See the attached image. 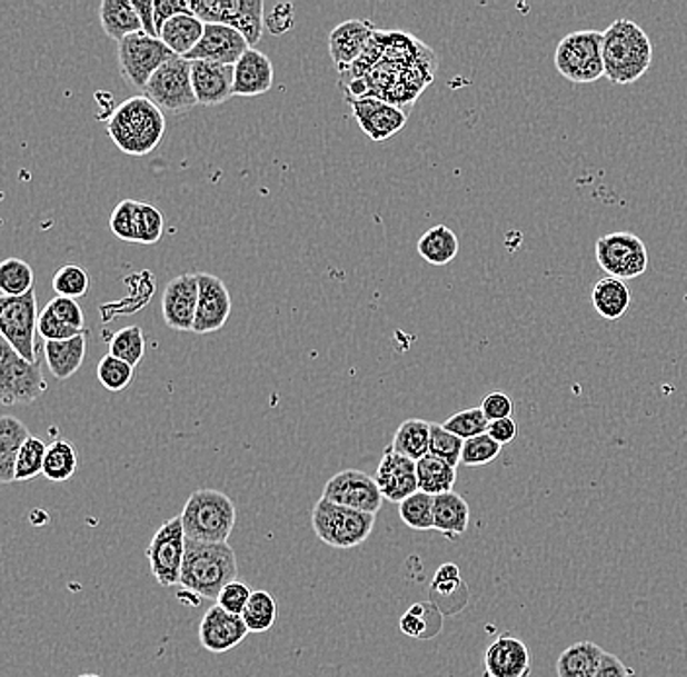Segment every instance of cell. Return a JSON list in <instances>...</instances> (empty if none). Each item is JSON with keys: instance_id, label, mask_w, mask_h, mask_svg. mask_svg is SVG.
I'll return each instance as SVG.
<instances>
[{"instance_id": "obj_57", "label": "cell", "mask_w": 687, "mask_h": 677, "mask_svg": "<svg viewBox=\"0 0 687 677\" xmlns=\"http://www.w3.org/2000/svg\"><path fill=\"white\" fill-rule=\"evenodd\" d=\"M137 10V17L141 20L143 32L151 38H159L157 22H155V0H131Z\"/></svg>"}, {"instance_id": "obj_15", "label": "cell", "mask_w": 687, "mask_h": 677, "mask_svg": "<svg viewBox=\"0 0 687 677\" xmlns=\"http://www.w3.org/2000/svg\"><path fill=\"white\" fill-rule=\"evenodd\" d=\"M320 498L344 506V508L366 511L374 516L381 510L385 500L381 490L377 487L376 478L356 469L342 470L330 478Z\"/></svg>"}, {"instance_id": "obj_2", "label": "cell", "mask_w": 687, "mask_h": 677, "mask_svg": "<svg viewBox=\"0 0 687 677\" xmlns=\"http://www.w3.org/2000/svg\"><path fill=\"white\" fill-rule=\"evenodd\" d=\"M165 131V112L143 94L131 96L121 102L106 121V133L129 157H147L155 151Z\"/></svg>"}, {"instance_id": "obj_4", "label": "cell", "mask_w": 687, "mask_h": 677, "mask_svg": "<svg viewBox=\"0 0 687 677\" xmlns=\"http://www.w3.org/2000/svg\"><path fill=\"white\" fill-rule=\"evenodd\" d=\"M237 578V555L229 542H200L186 539L180 586L201 599L217 601L227 584Z\"/></svg>"}, {"instance_id": "obj_60", "label": "cell", "mask_w": 687, "mask_h": 677, "mask_svg": "<svg viewBox=\"0 0 687 677\" xmlns=\"http://www.w3.org/2000/svg\"><path fill=\"white\" fill-rule=\"evenodd\" d=\"M178 599H180V601H185V604H190V606L192 607L200 606L201 601V598L200 596H198V594H193V591L190 590H185V588H182V591L178 594Z\"/></svg>"}, {"instance_id": "obj_55", "label": "cell", "mask_w": 687, "mask_h": 677, "mask_svg": "<svg viewBox=\"0 0 687 677\" xmlns=\"http://www.w3.org/2000/svg\"><path fill=\"white\" fill-rule=\"evenodd\" d=\"M190 12V0H155V22L157 30L167 24L170 18Z\"/></svg>"}, {"instance_id": "obj_11", "label": "cell", "mask_w": 687, "mask_h": 677, "mask_svg": "<svg viewBox=\"0 0 687 677\" xmlns=\"http://www.w3.org/2000/svg\"><path fill=\"white\" fill-rule=\"evenodd\" d=\"M38 297L36 289L22 297H2L0 299V335L2 340L22 358L36 364V332H38Z\"/></svg>"}, {"instance_id": "obj_25", "label": "cell", "mask_w": 687, "mask_h": 677, "mask_svg": "<svg viewBox=\"0 0 687 677\" xmlns=\"http://www.w3.org/2000/svg\"><path fill=\"white\" fill-rule=\"evenodd\" d=\"M272 84V59L258 49H248L247 53L240 57L239 63L235 64V96L252 98L266 94L270 92Z\"/></svg>"}, {"instance_id": "obj_8", "label": "cell", "mask_w": 687, "mask_h": 677, "mask_svg": "<svg viewBox=\"0 0 687 677\" xmlns=\"http://www.w3.org/2000/svg\"><path fill=\"white\" fill-rule=\"evenodd\" d=\"M262 0H190V12L206 24H223L239 30L250 48L262 40L266 30Z\"/></svg>"}, {"instance_id": "obj_61", "label": "cell", "mask_w": 687, "mask_h": 677, "mask_svg": "<svg viewBox=\"0 0 687 677\" xmlns=\"http://www.w3.org/2000/svg\"><path fill=\"white\" fill-rule=\"evenodd\" d=\"M79 677H102V676H98V674H82V676Z\"/></svg>"}, {"instance_id": "obj_16", "label": "cell", "mask_w": 687, "mask_h": 677, "mask_svg": "<svg viewBox=\"0 0 687 677\" xmlns=\"http://www.w3.org/2000/svg\"><path fill=\"white\" fill-rule=\"evenodd\" d=\"M200 301L198 273H182L168 281L162 293V317L168 328L178 332H193Z\"/></svg>"}, {"instance_id": "obj_39", "label": "cell", "mask_w": 687, "mask_h": 677, "mask_svg": "<svg viewBox=\"0 0 687 677\" xmlns=\"http://www.w3.org/2000/svg\"><path fill=\"white\" fill-rule=\"evenodd\" d=\"M278 617V606L272 594L265 590H256L248 601L247 609L242 611V619L247 623L250 633H266L272 629Z\"/></svg>"}, {"instance_id": "obj_7", "label": "cell", "mask_w": 687, "mask_h": 677, "mask_svg": "<svg viewBox=\"0 0 687 677\" xmlns=\"http://www.w3.org/2000/svg\"><path fill=\"white\" fill-rule=\"evenodd\" d=\"M604 32L580 30L565 36L555 51V67L575 84H590L606 77L604 67Z\"/></svg>"}, {"instance_id": "obj_54", "label": "cell", "mask_w": 687, "mask_h": 677, "mask_svg": "<svg viewBox=\"0 0 687 677\" xmlns=\"http://www.w3.org/2000/svg\"><path fill=\"white\" fill-rule=\"evenodd\" d=\"M293 17L296 14H293L291 4H276L272 12L266 17V28L273 36H281L293 28V22H296Z\"/></svg>"}, {"instance_id": "obj_51", "label": "cell", "mask_w": 687, "mask_h": 677, "mask_svg": "<svg viewBox=\"0 0 687 677\" xmlns=\"http://www.w3.org/2000/svg\"><path fill=\"white\" fill-rule=\"evenodd\" d=\"M252 594H255V590H250L247 584L235 580V583L227 584L221 590L219 598H217V606L223 607L225 611H229V614L242 615V611L247 609L248 601L252 598Z\"/></svg>"}, {"instance_id": "obj_22", "label": "cell", "mask_w": 687, "mask_h": 677, "mask_svg": "<svg viewBox=\"0 0 687 677\" xmlns=\"http://www.w3.org/2000/svg\"><path fill=\"white\" fill-rule=\"evenodd\" d=\"M485 677H529L531 656L520 638L504 635L496 638L485 653Z\"/></svg>"}, {"instance_id": "obj_9", "label": "cell", "mask_w": 687, "mask_h": 677, "mask_svg": "<svg viewBox=\"0 0 687 677\" xmlns=\"http://www.w3.org/2000/svg\"><path fill=\"white\" fill-rule=\"evenodd\" d=\"M48 391V382L41 374L40 361H28L10 348L9 342H0V399L2 405H30Z\"/></svg>"}, {"instance_id": "obj_42", "label": "cell", "mask_w": 687, "mask_h": 677, "mask_svg": "<svg viewBox=\"0 0 687 677\" xmlns=\"http://www.w3.org/2000/svg\"><path fill=\"white\" fill-rule=\"evenodd\" d=\"M51 286H53L57 296L69 297V299L79 301V297L87 296V291H89V273L79 263H64L56 271Z\"/></svg>"}, {"instance_id": "obj_18", "label": "cell", "mask_w": 687, "mask_h": 677, "mask_svg": "<svg viewBox=\"0 0 687 677\" xmlns=\"http://www.w3.org/2000/svg\"><path fill=\"white\" fill-rule=\"evenodd\" d=\"M248 49L250 43L239 30L223 24H206V32L200 43L185 59L235 67Z\"/></svg>"}, {"instance_id": "obj_27", "label": "cell", "mask_w": 687, "mask_h": 677, "mask_svg": "<svg viewBox=\"0 0 687 677\" xmlns=\"http://www.w3.org/2000/svg\"><path fill=\"white\" fill-rule=\"evenodd\" d=\"M32 434L14 416L0 418V482L10 485L17 480V459L20 449Z\"/></svg>"}, {"instance_id": "obj_36", "label": "cell", "mask_w": 687, "mask_h": 677, "mask_svg": "<svg viewBox=\"0 0 687 677\" xmlns=\"http://www.w3.org/2000/svg\"><path fill=\"white\" fill-rule=\"evenodd\" d=\"M36 273L32 266L20 260L9 258L0 266V293L2 297H22L33 291Z\"/></svg>"}, {"instance_id": "obj_13", "label": "cell", "mask_w": 687, "mask_h": 677, "mask_svg": "<svg viewBox=\"0 0 687 677\" xmlns=\"http://www.w3.org/2000/svg\"><path fill=\"white\" fill-rule=\"evenodd\" d=\"M186 531L182 518L168 519L152 535L151 545L147 549V560L151 566L155 580L170 588L180 584V574L185 565Z\"/></svg>"}, {"instance_id": "obj_26", "label": "cell", "mask_w": 687, "mask_h": 677, "mask_svg": "<svg viewBox=\"0 0 687 677\" xmlns=\"http://www.w3.org/2000/svg\"><path fill=\"white\" fill-rule=\"evenodd\" d=\"M206 32V22L193 12H185L170 18L167 24L160 28L159 40L177 57H186L192 51Z\"/></svg>"}, {"instance_id": "obj_40", "label": "cell", "mask_w": 687, "mask_h": 677, "mask_svg": "<svg viewBox=\"0 0 687 677\" xmlns=\"http://www.w3.org/2000/svg\"><path fill=\"white\" fill-rule=\"evenodd\" d=\"M110 356L126 361L131 367L139 366L145 358V335L139 327H126L118 330L108 342Z\"/></svg>"}, {"instance_id": "obj_23", "label": "cell", "mask_w": 687, "mask_h": 677, "mask_svg": "<svg viewBox=\"0 0 687 677\" xmlns=\"http://www.w3.org/2000/svg\"><path fill=\"white\" fill-rule=\"evenodd\" d=\"M376 32V26L369 20H348L344 24L336 26L328 36V51L338 71L352 67L366 53L369 41L374 40Z\"/></svg>"}, {"instance_id": "obj_59", "label": "cell", "mask_w": 687, "mask_h": 677, "mask_svg": "<svg viewBox=\"0 0 687 677\" xmlns=\"http://www.w3.org/2000/svg\"><path fill=\"white\" fill-rule=\"evenodd\" d=\"M456 580H461L459 566L454 565V562H446V565H441L440 568L436 570L432 584L456 583Z\"/></svg>"}, {"instance_id": "obj_34", "label": "cell", "mask_w": 687, "mask_h": 677, "mask_svg": "<svg viewBox=\"0 0 687 677\" xmlns=\"http://www.w3.org/2000/svg\"><path fill=\"white\" fill-rule=\"evenodd\" d=\"M430 431L432 424L418 418H410L400 424L392 438L391 449L395 454L405 455L412 461H420L430 454Z\"/></svg>"}, {"instance_id": "obj_21", "label": "cell", "mask_w": 687, "mask_h": 677, "mask_svg": "<svg viewBox=\"0 0 687 677\" xmlns=\"http://www.w3.org/2000/svg\"><path fill=\"white\" fill-rule=\"evenodd\" d=\"M247 623L242 615L229 614L221 606L209 607L200 623V643L206 650L225 654L247 638Z\"/></svg>"}, {"instance_id": "obj_48", "label": "cell", "mask_w": 687, "mask_h": 677, "mask_svg": "<svg viewBox=\"0 0 687 677\" xmlns=\"http://www.w3.org/2000/svg\"><path fill=\"white\" fill-rule=\"evenodd\" d=\"M500 451H502V446L490 438L488 434H482V436L465 441L461 465L472 467V469L475 467H482V465L495 461Z\"/></svg>"}, {"instance_id": "obj_30", "label": "cell", "mask_w": 687, "mask_h": 677, "mask_svg": "<svg viewBox=\"0 0 687 677\" xmlns=\"http://www.w3.org/2000/svg\"><path fill=\"white\" fill-rule=\"evenodd\" d=\"M606 650L591 640H578L562 650L557 660L559 677H594L598 674Z\"/></svg>"}, {"instance_id": "obj_43", "label": "cell", "mask_w": 687, "mask_h": 677, "mask_svg": "<svg viewBox=\"0 0 687 677\" xmlns=\"http://www.w3.org/2000/svg\"><path fill=\"white\" fill-rule=\"evenodd\" d=\"M48 447L43 439L38 436H30L26 441L17 459V482H24L30 478L43 475V465H46V455Z\"/></svg>"}, {"instance_id": "obj_5", "label": "cell", "mask_w": 687, "mask_h": 677, "mask_svg": "<svg viewBox=\"0 0 687 677\" xmlns=\"http://www.w3.org/2000/svg\"><path fill=\"white\" fill-rule=\"evenodd\" d=\"M180 518L188 539L227 542L235 529L237 508L231 498L221 490L200 488L186 500Z\"/></svg>"}, {"instance_id": "obj_38", "label": "cell", "mask_w": 687, "mask_h": 677, "mask_svg": "<svg viewBox=\"0 0 687 677\" xmlns=\"http://www.w3.org/2000/svg\"><path fill=\"white\" fill-rule=\"evenodd\" d=\"M432 627L436 633L441 627V615L432 604H415L408 609L407 614L400 617V630L412 638L434 637Z\"/></svg>"}, {"instance_id": "obj_56", "label": "cell", "mask_w": 687, "mask_h": 677, "mask_svg": "<svg viewBox=\"0 0 687 677\" xmlns=\"http://www.w3.org/2000/svg\"><path fill=\"white\" fill-rule=\"evenodd\" d=\"M488 436L498 441L500 446L510 444L518 436V426L514 422V418H504V420H495V422H488Z\"/></svg>"}, {"instance_id": "obj_37", "label": "cell", "mask_w": 687, "mask_h": 677, "mask_svg": "<svg viewBox=\"0 0 687 677\" xmlns=\"http://www.w3.org/2000/svg\"><path fill=\"white\" fill-rule=\"evenodd\" d=\"M79 467V457L74 447L64 441V439H56L48 447L46 455V465H43V477L49 478L51 482H64L77 472Z\"/></svg>"}, {"instance_id": "obj_53", "label": "cell", "mask_w": 687, "mask_h": 677, "mask_svg": "<svg viewBox=\"0 0 687 677\" xmlns=\"http://www.w3.org/2000/svg\"><path fill=\"white\" fill-rule=\"evenodd\" d=\"M482 412L488 418V422H495V420H504V418H511L514 412V402L510 397L502 391H495L487 395L482 399Z\"/></svg>"}, {"instance_id": "obj_58", "label": "cell", "mask_w": 687, "mask_h": 677, "mask_svg": "<svg viewBox=\"0 0 687 677\" xmlns=\"http://www.w3.org/2000/svg\"><path fill=\"white\" fill-rule=\"evenodd\" d=\"M631 676V669L625 666L624 661L619 660L614 654L606 653L601 666H599L598 674L594 677H629Z\"/></svg>"}, {"instance_id": "obj_52", "label": "cell", "mask_w": 687, "mask_h": 677, "mask_svg": "<svg viewBox=\"0 0 687 677\" xmlns=\"http://www.w3.org/2000/svg\"><path fill=\"white\" fill-rule=\"evenodd\" d=\"M46 309L53 312L57 319L63 320L64 325L77 328L80 332H84V312L80 309L79 301L77 299H69V297H53Z\"/></svg>"}, {"instance_id": "obj_50", "label": "cell", "mask_w": 687, "mask_h": 677, "mask_svg": "<svg viewBox=\"0 0 687 677\" xmlns=\"http://www.w3.org/2000/svg\"><path fill=\"white\" fill-rule=\"evenodd\" d=\"M38 332L46 342H63V340H71L74 336L84 335L77 328L64 325L63 320L57 319L53 312L49 309H43L40 312V322H38Z\"/></svg>"}, {"instance_id": "obj_14", "label": "cell", "mask_w": 687, "mask_h": 677, "mask_svg": "<svg viewBox=\"0 0 687 677\" xmlns=\"http://www.w3.org/2000/svg\"><path fill=\"white\" fill-rule=\"evenodd\" d=\"M596 260L609 278L627 281L647 271V247L633 232H609L596 242Z\"/></svg>"}, {"instance_id": "obj_29", "label": "cell", "mask_w": 687, "mask_h": 677, "mask_svg": "<svg viewBox=\"0 0 687 677\" xmlns=\"http://www.w3.org/2000/svg\"><path fill=\"white\" fill-rule=\"evenodd\" d=\"M43 356H46L51 375L59 381H64L77 374L84 361L87 336H74L71 340H63V342H46Z\"/></svg>"}, {"instance_id": "obj_49", "label": "cell", "mask_w": 687, "mask_h": 677, "mask_svg": "<svg viewBox=\"0 0 687 677\" xmlns=\"http://www.w3.org/2000/svg\"><path fill=\"white\" fill-rule=\"evenodd\" d=\"M137 209L139 201L123 200L118 203L110 216V229L123 242H139L137 240Z\"/></svg>"}, {"instance_id": "obj_12", "label": "cell", "mask_w": 687, "mask_h": 677, "mask_svg": "<svg viewBox=\"0 0 687 677\" xmlns=\"http://www.w3.org/2000/svg\"><path fill=\"white\" fill-rule=\"evenodd\" d=\"M175 57L159 38H151L145 32L133 33L118 43L121 77L141 94L152 74Z\"/></svg>"}, {"instance_id": "obj_28", "label": "cell", "mask_w": 687, "mask_h": 677, "mask_svg": "<svg viewBox=\"0 0 687 677\" xmlns=\"http://www.w3.org/2000/svg\"><path fill=\"white\" fill-rule=\"evenodd\" d=\"M469 519L471 510L469 504L465 502L464 496L457 492L434 496V529L438 534L448 539H457L467 531Z\"/></svg>"}, {"instance_id": "obj_45", "label": "cell", "mask_w": 687, "mask_h": 677, "mask_svg": "<svg viewBox=\"0 0 687 677\" xmlns=\"http://www.w3.org/2000/svg\"><path fill=\"white\" fill-rule=\"evenodd\" d=\"M444 428L456 434L457 438L467 439L477 438L488 431V418L482 412V408H467L457 415L449 416L444 422Z\"/></svg>"}, {"instance_id": "obj_31", "label": "cell", "mask_w": 687, "mask_h": 677, "mask_svg": "<svg viewBox=\"0 0 687 677\" xmlns=\"http://www.w3.org/2000/svg\"><path fill=\"white\" fill-rule=\"evenodd\" d=\"M591 305L601 319L617 320L629 311L631 289L624 279L604 278L591 289Z\"/></svg>"}, {"instance_id": "obj_32", "label": "cell", "mask_w": 687, "mask_h": 677, "mask_svg": "<svg viewBox=\"0 0 687 677\" xmlns=\"http://www.w3.org/2000/svg\"><path fill=\"white\" fill-rule=\"evenodd\" d=\"M100 24L104 28L106 36L118 43L133 33L143 32V26L131 0H104L100 4Z\"/></svg>"}, {"instance_id": "obj_35", "label": "cell", "mask_w": 687, "mask_h": 677, "mask_svg": "<svg viewBox=\"0 0 687 677\" xmlns=\"http://www.w3.org/2000/svg\"><path fill=\"white\" fill-rule=\"evenodd\" d=\"M418 255L432 266H446L459 252V239L446 225H436L418 240Z\"/></svg>"}, {"instance_id": "obj_47", "label": "cell", "mask_w": 687, "mask_h": 677, "mask_svg": "<svg viewBox=\"0 0 687 677\" xmlns=\"http://www.w3.org/2000/svg\"><path fill=\"white\" fill-rule=\"evenodd\" d=\"M165 219L159 209L147 201H139L137 209V240L139 245H157L162 239Z\"/></svg>"}, {"instance_id": "obj_6", "label": "cell", "mask_w": 687, "mask_h": 677, "mask_svg": "<svg viewBox=\"0 0 687 677\" xmlns=\"http://www.w3.org/2000/svg\"><path fill=\"white\" fill-rule=\"evenodd\" d=\"M312 531L320 541L335 549H354L368 541L376 527V516L366 511L350 510L320 498L311 514Z\"/></svg>"}, {"instance_id": "obj_24", "label": "cell", "mask_w": 687, "mask_h": 677, "mask_svg": "<svg viewBox=\"0 0 687 677\" xmlns=\"http://www.w3.org/2000/svg\"><path fill=\"white\" fill-rule=\"evenodd\" d=\"M192 63L193 94L200 106H219L235 96V67L232 64L190 61Z\"/></svg>"}, {"instance_id": "obj_10", "label": "cell", "mask_w": 687, "mask_h": 677, "mask_svg": "<svg viewBox=\"0 0 687 677\" xmlns=\"http://www.w3.org/2000/svg\"><path fill=\"white\" fill-rule=\"evenodd\" d=\"M143 96L159 106L162 112L185 113L198 106L193 94L192 63L185 57H175L152 74Z\"/></svg>"}, {"instance_id": "obj_20", "label": "cell", "mask_w": 687, "mask_h": 677, "mask_svg": "<svg viewBox=\"0 0 687 677\" xmlns=\"http://www.w3.org/2000/svg\"><path fill=\"white\" fill-rule=\"evenodd\" d=\"M376 482L385 500L405 502L420 490L416 461L405 455L395 454L391 447H387L377 467Z\"/></svg>"}, {"instance_id": "obj_41", "label": "cell", "mask_w": 687, "mask_h": 677, "mask_svg": "<svg viewBox=\"0 0 687 677\" xmlns=\"http://www.w3.org/2000/svg\"><path fill=\"white\" fill-rule=\"evenodd\" d=\"M399 516L410 529L430 531L434 529V496L418 490L399 504Z\"/></svg>"}, {"instance_id": "obj_17", "label": "cell", "mask_w": 687, "mask_h": 677, "mask_svg": "<svg viewBox=\"0 0 687 677\" xmlns=\"http://www.w3.org/2000/svg\"><path fill=\"white\" fill-rule=\"evenodd\" d=\"M348 104L352 108L354 118L361 131L376 143H384L407 126L408 112L399 106L389 104L377 98H360Z\"/></svg>"}, {"instance_id": "obj_33", "label": "cell", "mask_w": 687, "mask_h": 677, "mask_svg": "<svg viewBox=\"0 0 687 677\" xmlns=\"http://www.w3.org/2000/svg\"><path fill=\"white\" fill-rule=\"evenodd\" d=\"M416 472H418V487L420 492H426L430 496L448 495L454 492L456 487L457 470L444 459H438L434 455H426L424 459L416 462Z\"/></svg>"}, {"instance_id": "obj_46", "label": "cell", "mask_w": 687, "mask_h": 677, "mask_svg": "<svg viewBox=\"0 0 687 677\" xmlns=\"http://www.w3.org/2000/svg\"><path fill=\"white\" fill-rule=\"evenodd\" d=\"M465 441L461 438H457L456 434L446 430L444 424H432V431H430V455L444 459L449 462L451 467H456L461 462V455H464Z\"/></svg>"}, {"instance_id": "obj_44", "label": "cell", "mask_w": 687, "mask_h": 677, "mask_svg": "<svg viewBox=\"0 0 687 677\" xmlns=\"http://www.w3.org/2000/svg\"><path fill=\"white\" fill-rule=\"evenodd\" d=\"M97 377L106 391H126L129 382L133 381V367L121 361V359L113 358L110 354H106L104 358L100 359V364H98Z\"/></svg>"}, {"instance_id": "obj_19", "label": "cell", "mask_w": 687, "mask_h": 677, "mask_svg": "<svg viewBox=\"0 0 687 677\" xmlns=\"http://www.w3.org/2000/svg\"><path fill=\"white\" fill-rule=\"evenodd\" d=\"M198 281H200V301L193 332L211 335L221 330L231 317V293L223 281L211 273H198Z\"/></svg>"}, {"instance_id": "obj_1", "label": "cell", "mask_w": 687, "mask_h": 677, "mask_svg": "<svg viewBox=\"0 0 687 677\" xmlns=\"http://www.w3.org/2000/svg\"><path fill=\"white\" fill-rule=\"evenodd\" d=\"M432 51L405 32L377 30L366 53L340 71V87L346 100L377 98L405 112L430 84L436 69Z\"/></svg>"}, {"instance_id": "obj_3", "label": "cell", "mask_w": 687, "mask_h": 677, "mask_svg": "<svg viewBox=\"0 0 687 677\" xmlns=\"http://www.w3.org/2000/svg\"><path fill=\"white\" fill-rule=\"evenodd\" d=\"M601 56L609 82L631 84L650 69L653 41L637 22L617 18L608 30H604Z\"/></svg>"}]
</instances>
